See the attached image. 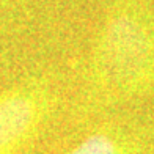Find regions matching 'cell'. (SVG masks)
Masks as SVG:
<instances>
[{"instance_id":"6da1fadb","label":"cell","mask_w":154,"mask_h":154,"mask_svg":"<svg viewBox=\"0 0 154 154\" xmlns=\"http://www.w3.org/2000/svg\"><path fill=\"white\" fill-rule=\"evenodd\" d=\"M90 85L106 102L154 91V17L134 2H116L94 41Z\"/></svg>"},{"instance_id":"7a4b0ae2","label":"cell","mask_w":154,"mask_h":154,"mask_svg":"<svg viewBox=\"0 0 154 154\" xmlns=\"http://www.w3.org/2000/svg\"><path fill=\"white\" fill-rule=\"evenodd\" d=\"M52 109L43 82H25L0 91V154H19L38 134Z\"/></svg>"},{"instance_id":"3957f363","label":"cell","mask_w":154,"mask_h":154,"mask_svg":"<svg viewBox=\"0 0 154 154\" xmlns=\"http://www.w3.org/2000/svg\"><path fill=\"white\" fill-rule=\"evenodd\" d=\"M65 154H137L128 135L115 129H101L87 135Z\"/></svg>"}]
</instances>
